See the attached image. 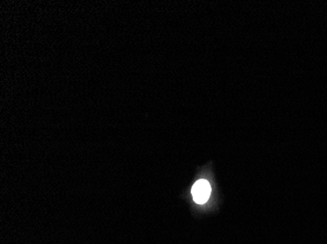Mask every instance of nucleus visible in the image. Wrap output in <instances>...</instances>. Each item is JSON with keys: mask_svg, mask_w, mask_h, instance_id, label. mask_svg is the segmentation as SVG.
Listing matches in <instances>:
<instances>
[{"mask_svg": "<svg viewBox=\"0 0 327 244\" xmlns=\"http://www.w3.org/2000/svg\"><path fill=\"white\" fill-rule=\"evenodd\" d=\"M211 194V186L206 180H199L192 188L193 199L198 204L207 202Z\"/></svg>", "mask_w": 327, "mask_h": 244, "instance_id": "obj_1", "label": "nucleus"}]
</instances>
